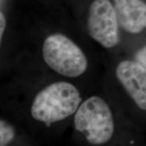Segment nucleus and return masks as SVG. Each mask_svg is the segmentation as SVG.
<instances>
[{
    "mask_svg": "<svg viewBox=\"0 0 146 146\" xmlns=\"http://www.w3.org/2000/svg\"><path fill=\"white\" fill-rule=\"evenodd\" d=\"M119 25L133 34L146 28V3L142 0H113Z\"/></svg>",
    "mask_w": 146,
    "mask_h": 146,
    "instance_id": "6",
    "label": "nucleus"
},
{
    "mask_svg": "<svg viewBox=\"0 0 146 146\" xmlns=\"http://www.w3.org/2000/svg\"><path fill=\"white\" fill-rule=\"evenodd\" d=\"M116 76L140 109L146 110V68L137 61L123 60L116 68Z\"/></svg>",
    "mask_w": 146,
    "mask_h": 146,
    "instance_id": "5",
    "label": "nucleus"
},
{
    "mask_svg": "<svg viewBox=\"0 0 146 146\" xmlns=\"http://www.w3.org/2000/svg\"><path fill=\"white\" fill-rule=\"evenodd\" d=\"M15 130L13 126L6 120L0 121V146H8L14 140Z\"/></svg>",
    "mask_w": 146,
    "mask_h": 146,
    "instance_id": "7",
    "label": "nucleus"
},
{
    "mask_svg": "<svg viewBox=\"0 0 146 146\" xmlns=\"http://www.w3.org/2000/svg\"><path fill=\"white\" fill-rule=\"evenodd\" d=\"M6 28V18L2 12H0V41H1Z\"/></svg>",
    "mask_w": 146,
    "mask_h": 146,
    "instance_id": "9",
    "label": "nucleus"
},
{
    "mask_svg": "<svg viewBox=\"0 0 146 146\" xmlns=\"http://www.w3.org/2000/svg\"><path fill=\"white\" fill-rule=\"evenodd\" d=\"M74 125L87 142L94 145L108 143L114 132L112 110L106 100L97 96L81 102L74 114Z\"/></svg>",
    "mask_w": 146,
    "mask_h": 146,
    "instance_id": "2",
    "label": "nucleus"
},
{
    "mask_svg": "<svg viewBox=\"0 0 146 146\" xmlns=\"http://www.w3.org/2000/svg\"><path fill=\"white\" fill-rule=\"evenodd\" d=\"M87 30L95 41L106 48L119 41V23L114 5L110 0H94L89 8Z\"/></svg>",
    "mask_w": 146,
    "mask_h": 146,
    "instance_id": "4",
    "label": "nucleus"
},
{
    "mask_svg": "<svg viewBox=\"0 0 146 146\" xmlns=\"http://www.w3.org/2000/svg\"><path fill=\"white\" fill-rule=\"evenodd\" d=\"M81 102V94L74 85L66 81L54 82L35 96L31 114L36 121L49 126L75 114Z\"/></svg>",
    "mask_w": 146,
    "mask_h": 146,
    "instance_id": "1",
    "label": "nucleus"
},
{
    "mask_svg": "<svg viewBox=\"0 0 146 146\" xmlns=\"http://www.w3.org/2000/svg\"><path fill=\"white\" fill-rule=\"evenodd\" d=\"M135 58V61L146 68V45L137 51Z\"/></svg>",
    "mask_w": 146,
    "mask_h": 146,
    "instance_id": "8",
    "label": "nucleus"
},
{
    "mask_svg": "<svg viewBox=\"0 0 146 146\" xmlns=\"http://www.w3.org/2000/svg\"><path fill=\"white\" fill-rule=\"evenodd\" d=\"M42 56L52 70L66 77H78L88 67V60L81 49L70 38L60 33L50 35L45 39Z\"/></svg>",
    "mask_w": 146,
    "mask_h": 146,
    "instance_id": "3",
    "label": "nucleus"
}]
</instances>
